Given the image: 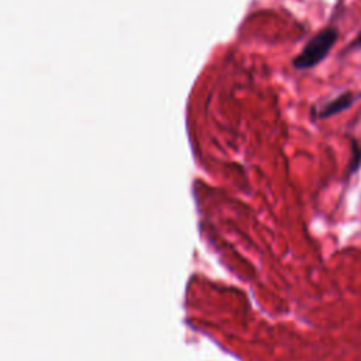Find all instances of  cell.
<instances>
[{
    "label": "cell",
    "mask_w": 361,
    "mask_h": 361,
    "mask_svg": "<svg viewBox=\"0 0 361 361\" xmlns=\"http://www.w3.org/2000/svg\"><path fill=\"white\" fill-rule=\"evenodd\" d=\"M354 45L358 47V48H361V33L358 34V37H357V40H355V43H354Z\"/></svg>",
    "instance_id": "277c9868"
},
{
    "label": "cell",
    "mask_w": 361,
    "mask_h": 361,
    "mask_svg": "<svg viewBox=\"0 0 361 361\" xmlns=\"http://www.w3.org/2000/svg\"><path fill=\"white\" fill-rule=\"evenodd\" d=\"M337 40V31L335 29H325L319 31L293 59L296 70H309L328 56Z\"/></svg>",
    "instance_id": "6da1fadb"
},
{
    "label": "cell",
    "mask_w": 361,
    "mask_h": 361,
    "mask_svg": "<svg viewBox=\"0 0 361 361\" xmlns=\"http://www.w3.org/2000/svg\"><path fill=\"white\" fill-rule=\"evenodd\" d=\"M360 96L358 95H353L351 92L343 93L337 98H335L333 100H330L329 103L323 105L318 112H316V117L318 118H328L332 117L346 109H348Z\"/></svg>",
    "instance_id": "7a4b0ae2"
},
{
    "label": "cell",
    "mask_w": 361,
    "mask_h": 361,
    "mask_svg": "<svg viewBox=\"0 0 361 361\" xmlns=\"http://www.w3.org/2000/svg\"><path fill=\"white\" fill-rule=\"evenodd\" d=\"M360 167H361V147H358L357 143H353V153H351V160H350V167H348V176L355 174Z\"/></svg>",
    "instance_id": "3957f363"
}]
</instances>
